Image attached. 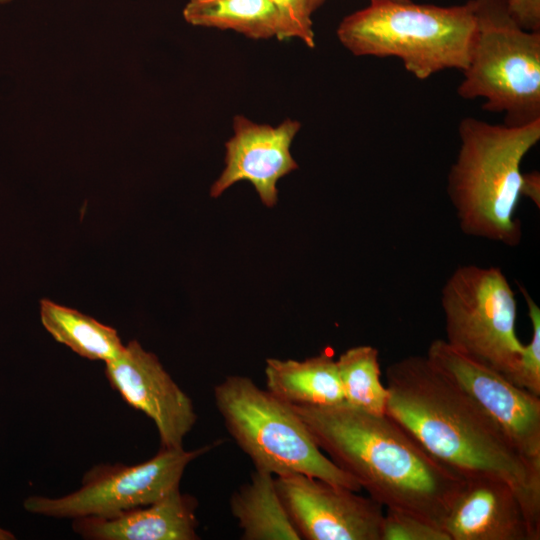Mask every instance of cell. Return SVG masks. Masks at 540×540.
I'll return each instance as SVG.
<instances>
[{"label": "cell", "instance_id": "15", "mask_svg": "<svg viewBox=\"0 0 540 540\" xmlns=\"http://www.w3.org/2000/svg\"><path fill=\"white\" fill-rule=\"evenodd\" d=\"M266 390L289 405H330L344 401L336 360L327 352L307 358L266 359Z\"/></svg>", "mask_w": 540, "mask_h": 540}, {"label": "cell", "instance_id": "23", "mask_svg": "<svg viewBox=\"0 0 540 540\" xmlns=\"http://www.w3.org/2000/svg\"><path fill=\"white\" fill-rule=\"evenodd\" d=\"M509 12L526 30L540 31V0H506Z\"/></svg>", "mask_w": 540, "mask_h": 540}, {"label": "cell", "instance_id": "6", "mask_svg": "<svg viewBox=\"0 0 540 540\" xmlns=\"http://www.w3.org/2000/svg\"><path fill=\"white\" fill-rule=\"evenodd\" d=\"M476 31L457 94L483 99L484 111L501 113L504 124L540 120V31L524 29L506 0H474Z\"/></svg>", "mask_w": 540, "mask_h": 540}, {"label": "cell", "instance_id": "4", "mask_svg": "<svg viewBox=\"0 0 540 540\" xmlns=\"http://www.w3.org/2000/svg\"><path fill=\"white\" fill-rule=\"evenodd\" d=\"M476 31L474 0L454 6L376 2L342 19L336 34L355 56L395 57L419 80L463 71Z\"/></svg>", "mask_w": 540, "mask_h": 540}, {"label": "cell", "instance_id": "9", "mask_svg": "<svg viewBox=\"0 0 540 540\" xmlns=\"http://www.w3.org/2000/svg\"><path fill=\"white\" fill-rule=\"evenodd\" d=\"M426 356L479 406L523 459L540 471V396L458 352L445 339L433 340Z\"/></svg>", "mask_w": 540, "mask_h": 540}, {"label": "cell", "instance_id": "5", "mask_svg": "<svg viewBox=\"0 0 540 540\" xmlns=\"http://www.w3.org/2000/svg\"><path fill=\"white\" fill-rule=\"evenodd\" d=\"M213 397L228 433L256 470L274 476L305 474L356 492L362 489L318 447L291 405L251 378L227 376L214 386Z\"/></svg>", "mask_w": 540, "mask_h": 540}, {"label": "cell", "instance_id": "20", "mask_svg": "<svg viewBox=\"0 0 540 540\" xmlns=\"http://www.w3.org/2000/svg\"><path fill=\"white\" fill-rule=\"evenodd\" d=\"M380 540H450L439 526L398 509L386 508L383 513Z\"/></svg>", "mask_w": 540, "mask_h": 540}, {"label": "cell", "instance_id": "26", "mask_svg": "<svg viewBox=\"0 0 540 540\" xmlns=\"http://www.w3.org/2000/svg\"><path fill=\"white\" fill-rule=\"evenodd\" d=\"M15 536L6 529L0 527V540H13Z\"/></svg>", "mask_w": 540, "mask_h": 540}, {"label": "cell", "instance_id": "2", "mask_svg": "<svg viewBox=\"0 0 540 540\" xmlns=\"http://www.w3.org/2000/svg\"><path fill=\"white\" fill-rule=\"evenodd\" d=\"M291 407L318 447L370 498L442 526L464 477L430 455L393 418L345 401Z\"/></svg>", "mask_w": 540, "mask_h": 540}, {"label": "cell", "instance_id": "7", "mask_svg": "<svg viewBox=\"0 0 540 540\" xmlns=\"http://www.w3.org/2000/svg\"><path fill=\"white\" fill-rule=\"evenodd\" d=\"M440 302L446 342L515 384L524 344L516 333L515 294L503 271L459 266L446 280Z\"/></svg>", "mask_w": 540, "mask_h": 540}, {"label": "cell", "instance_id": "12", "mask_svg": "<svg viewBox=\"0 0 540 540\" xmlns=\"http://www.w3.org/2000/svg\"><path fill=\"white\" fill-rule=\"evenodd\" d=\"M300 128L301 123L290 118L273 126L236 115L234 134L225 143V168L211 186L210 195L216 198L235 183L248 181L262 203L273 207L278 200L277 182L298 168L290 146Z\"/></svg>", "mask_w": 540, "mask_h": 540}, {"label": "cell", "instance_id": "11", "mask_svg": "<svg viewBox=\"0 0 540 540\" xmlns=\"http://www.w3.org/2000/svg\"><path fill=\"white\" fill-rule=\"evenodd\" d=\"M105 365L111 387L127 404L154 422L161 448H183L184 438L196 424L197 414L191 398L158 357L133 340Z\"/></svg>", "mask_w": 540, "mask_h": 540}, {"label": "cell", "instance_id": "8", "mask_svg": "<svg viewBox=\"0 0 540 540\" xmlns=\"http://www.w3.org/2000/svg\"><path fill=\"white\" fill-rule=\"evenodd\" d=\"M217 444L194 450L160 448L149 460L134 465L97 464L74 492L53 498L29 496L23 506L33 514L72 520L146 506L179 489L187 466Z\"/></svg>", "mask_w": 540, "mask_h": 540}, {"label": "cell", "instance_id": "24", "mask_svg": "<svg viewBox=\"0 0 540 540\" xmlns=\"http://www.w3.org/2000/svg\"><path fill=\"white\" fill-rule=\"evenodd\" d=\"M522 196H526L539 208L540 175L538 172L523 173Z\"/></svg>", "mask_w": 540, "mask_h": 540}, {"label": "cell", "instance_id": "25", "mask_svg": "<svg viewBox=\"0 0 540 540\" xmlns=\"http://www.w3.org/2000/svg\"><path fill=\"white\" fill-rule=\"evenodd\" d=\"M326 0H309V7L310 11L313 14L318 8H320ZM406 2L409 0H370V3H376V2Z\"/></svg>", "mask_w": 540, "mask_h": 540}, {"label": "cell", "instance_id": "1", "mask_svg": "<svg viewBox=\"0 0 540 540\" xmlns=\"http://www.w3.org/2000/svg\"><path fill=\"white\" fill-rule=\"evenodd\" d=\"M385 377V413L464 478L490 476L509 483L539 540L540 471L523 459L479 406L427 356L399 359L387 367Z\"/></svg>", "mask_w": 540, "mask_h": 540}, {"label": "cell", "instance_id": "16", "mask_svg": "<svg viewBox=\"0 0 540 540\" xmlns=\"http://www.w3.org/2000/svg\"><path fill=\"white\" fill-rule=\"evenodd\" d=\"M243 540H301L278 495L275 476L254 470L230 498Z\"/></svg>", "mask_w": 540, "mask_h": 540}, {"label": "cell", "instance_id": "18", "mask_svg": "<svg viewBox=\"0 0 540 540\" xmlns=\"http://www.w3.org/2000/svg\"><path fill=\"white\" fill-rule=\"evenodd\" d=\"M40 319L57 342L83 358L106 363L124 347L113 327L48 299L40 301Z\"/></svg>", "mask_w": 540, "mask_h": 540}, {"label": "cell", "instance_id": "10", "mask_svg": "<svg viewBox=\"0 0 540 540\" xmlns=\"http://www.w3.org/2000/svg\"><path fill=\"white\" fill-rule=\"evenodd\" d=\"M275 485L300 539L380 540L383 507L369 496L299 473Z\"/></svg>", "mask_w": 540, "mask_h": 540}, {"label": "cell", "instance_id": "14", "mask_svg": "<svg viewBox=\"0 0 540 540\" xmlns=\"http://www.w3.org/2000/svg\"><path fill=\"white\" fill-rule=\"evenodd\" d=\"M197 507L198 500L179 488L146 506L75 518L72 528L89 540H197Z\"/></svg>", "mask_w": 540, "mask_h": 540}, {"label": "cell", "instance_id": "17", "mask_svg": "<svg viewBox=\"0 0 540 540\" xmlns=\"http://www.w3.org/2000/svg\"><path fill=\"white\" fill-rule=\"evenodd\" d=\"M183 16L194 26L284 40L281 18L269 0H189Z\"/></svg>", "mask_w": 540, "mask_h": 540}, {"label": "cell", "instance_id": "21", "mask_svg": "<svg viewBox=\"0 0 540 540\" xmlns=\"http://www.w3.org/2000/svg\"><path fill=\"white\" fill-rule=\"evenodd\" d=\"M531 321L532 335L523 345L515 384L540 396V308L526 289L519 287Z\"/></svg>", "mask_w": 540, "mask_h": 540}, {"label": "cell", "instance_id": "27", "mask_svg": "<svg viewBox=\"0 0 540 540\" xmlns=\"http://www.w3.org/2000/svg\"><path fill=\"white\" fill-rule=\"evenodd\" d=\"M0 1H9V0H0Z\"/></svg>", "mask_w": 540, "mask_h": 540}, {"label": "cell", "instance_id": "22", "mask_svg": "<svg viewBox=\"0 0 540 540\" xmlns=\"http://www.w3.org/2000/svg\"><path fill=\"white\" fill-rule=\"evenodd\" d=\"M281 18L284 40L296 38L307 47H315L309 0H269Z\"/></svg>", "mask_w": 540, "mask_h": 540}, {"label": "cell", "instance_id": "13", "mask_svg": "<svg viewBox=\"0 0 540 540\" xmlns=\"http://www.w3.org/2000/svg\"><path fill=\"white\" fill-rule=\"evenodd\" d=\"M441 527L450 540H535L514 489L490 476L464 478Z\"/></svg>", "mask_w": 540, "mask_h": 540}, {"label": "cell", "instance_id": "3", "mask_svg": "<svg viewBox=\"0 0 540 540\" xmlns=\"http://www.w3.org/2000/svg\"><path fill=\"white\" fill-rule=\"evenodd\" d=\"M458 134L459 150L446 190L462 232L509 247L519 245L521 164L540 140V120L508 126L465 117Z\"/></svg>", "mask_w": 540, "mask_h": 540}, {"label": "cell", "instance_id": "19", "mask_svg": "<svg viewBox=\"0 0 540 540\" xmlns=\"http://www.w3.org/2000/svg\"><path fill=\"white\" fill-rule=\"evenodd\" d=\"M336 365L344 401L366 412L384 414L388 391L381 381L378 349L351 347L338 357Z\"/></svg>", "mask_w": 540, "mask_h": 540}]
</instances>
